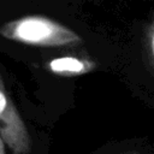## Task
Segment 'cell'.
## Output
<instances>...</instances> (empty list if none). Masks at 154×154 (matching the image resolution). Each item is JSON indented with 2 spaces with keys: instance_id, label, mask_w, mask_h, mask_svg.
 <instances>
[{
  "instance_id": "cell-1",
  "label": "cell",
  "mask_w": 154,
  "mask_h": 154,
  "mask_svg": "<svg viewBox=\"0 0 154 154\" xmlns=\"http://www.w3.org/2000/svg\"><path fill=\"white\" fill-rule=\"evenodd\" d=\"M0 35L11 41L38 47H77L83 38L70 28L46 16H24L0 26Z\"/></svg>"
},
{
  "instance_id": "cell-2",
  "label": "cell",
  "mask_w": 154,
  "mask_h": 154,
  "mask_svg": "<svg viewBox=\"0 0 154 154\" xmlns=\"http://www.w3.org/2000/svg\"><path fill=\"white\" fill-rule=\"evenodd\" d=\"M0 136L13 154H28L31 140L26 125L10 97L0 75Z\"/></svg>"
},
{
  "instance_id": "cell-3",
  "label": "cell",
  "mask_w": 154,
  "mask_h": 154,
  "mask_svg": "<svg viewBox=\"0 0 154 154\" xmlns=\"http://www.w3.org/2000/svg\"><path fill=\"white\" fill-rule=\"evenodd\" d=\"M96 64L84 57L63 55L53 58L46 63V69L53 75L61 77H76L82 76L95 70Z\"/></svg>"
},
{
  "instance_id": "cell-4",
  "label": "cell",
  "mask_w": 154,
  "mask_h": 154,
  "mask_svg": "<svg viewBox=\"0 0 154 154\" xmlns=\"http://www.w3.org/2000/svg\"><path fill=\"white\" fill-rule=\"evenodd\" d=\"M144 46L148 55L149 64L152 66V71L154 75V18L148 24L144 32Z\"/></svg>"
},
{
  "instance_id": "cell-5",
  "label": "cell",
  "mask_w": 154,
  "mask_h": 154,
  "mask_svg": "<svg viewBox=\"0 0 154 154\" xmlns=\"http://www.w3.org/2000/svg\"><path fill=\"white\" fill-rule=\"evenodd\" d=\"M0 154H6V152H5V142L1 138V136H0Z\"/></svg>"
},
{
  "instance_id": "cell-6",
  "label": "cell",
  "mask_w": 154,
  "mask_h": 154,
  "mask_svg": "<svg viewBox=\"0 0 154 154\" xmlns=\"http://www.w3.org/2000/svg\"><path fill=\"white\" fill-rule=\"evenodd\" d=\"M131 154H137V153H131Z\"/></svg>"
}]
</instances>
